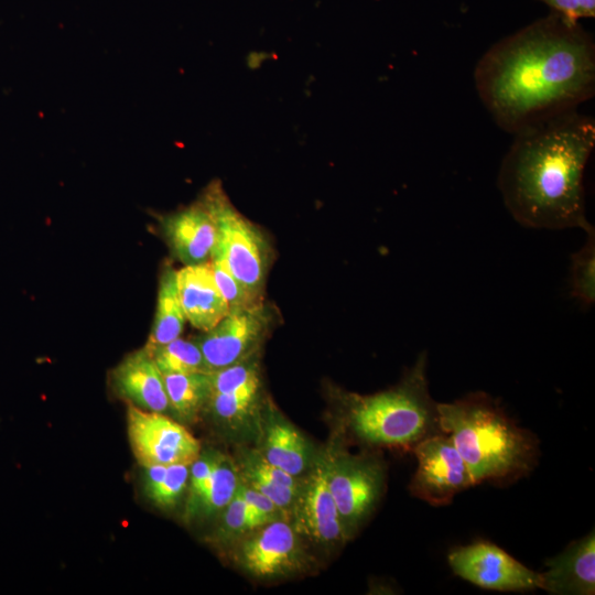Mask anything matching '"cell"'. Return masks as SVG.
Listing matches in <instances>:
<instances>
[{"label": "cell", "instance_id": "ffe728a7", "mask_svg": "<svg viewBox=\"0 0 595 595\" xmlns=\"http://www.w3.org/2000/svg\"><path fill=\"white\" fill-rule=\"evenodd\" d=\"M239 483L240 474L235 464L220 454L204 490L195 504L186 510L187 515L208 516L224 509L234 498Z\"/></svg>", "mask_w": 595, "mask_h": 595}, {"label": "cell", "instance_id": "4fadbf2b", "mask_svg": "<svg viewBox=\"0 0 595 595\" xmlns=\"http://www.w3.org/2000/svg\"><path fill=\"white\" fill-rule=\"evenodd\" d=\"M161 227L172 253L185 266L210 259L218 229L205 192L190 206L163 217Z\"/></svg>", "mask_w": 595, "mask_h": 595}, {"label": "cell", "instance_id": "8992f818", "mask_svg": "<svg viewBox=\"0 0 595 595\" xmlns=\"http://www.w3.org/2000/svg\"><path fill=\"white\" fill-rule=\"evenodd\" d=\"M412 451L418 461L410 483L414 497L432 506H444L456 494L474 486L465 461L446 433L426 436Z\"/></svg>", "mask_w": 595, "mask_h": 595}, {"label": "cell", "instance_id": "83f0119b", "mask_svg": "<svg viewBox=\"0 0 595 595\" xmlns=\"http://www.w3.org/2000/svg\"><path fill=\"white\" fill-rule=\"evenodd\" d=\"M219 456L220 453L206 452L204 454H199L198 457L190 465V495L187 500V509L195 504L204 490Z\"/></svg>", "mask_w": 595, "mask_h": 595}, {"label": "cell", "instance_id": "5b68a950", "mask_svg": "<svg viewBox=\"0 0 595 595\" xmlns=\"http://www.w3.org/2000/svg\"><path fill=\"white\" fill-rule=\"evenodd\" d=\"M205 193L218 229L212 257L223 260L229 271L259 296L267 271V251L261 235L231 205L219 183H212Z\"/></svg>", "mask_w": 595, "mask_h": 595}, {"label": "cell", "instance_id": "9c48e42d", "mask_svg": "<svg viewBox=\"0 0 595 595\" xmlns=\"http://www.w3.org/2000/svg\"><path fill=\"white\" fill-rule=\"evenodd\" d=\"M327 468L328 487L349 538L379 500L382 467L372 457L343 454L327 459Z\"/></svg>", "mask_w": 595, "mask_h": 595}, {"label": "cell", "instance_id": "2e32d148", "mask_svg": "<svg viewBox=\"0 0 595 595\" xmlns=\"http://www.w3.org/2000/svg\"><path fill=\"white\" fill-rule=\"evenodd\" d=\"M111 380L116 391L140 409L162 413L169 408L163 375L145 347L128 355Z\"/></svg>", "mask_w": 595, "mask_h": 595}, {"label": "cell", "instance_id": "e0dca14e", "mask_svg": "<svg viewBox=\"0 0 595 595\" xmlns=\"http://www.w3.org/2000/svg\"><path fill=\"white\" fill-rule=\"evenodd\" d=\"M154 315L145 345H164L180 337L187 320L178 295L176 271L171 268L162 272Z\"/></svg>", "mask_w": 595, "mask_h": 595}, {"label": "cell", "instance_id": "8fae6325", "mask_svg": "<svg viewBox=\"0 0 595 595\" xmlns=\"http://www.w3.org/2000/svg\"><path fill=\"white\" fill-rule=\"evenodd\" d=\"M327 459L320 462L299 484L293 506V528L311 540L335 545L347 538L335 500L328 487Z\"/></svg>", "mask_w": 595, "mask_h": 595}, {"label": "cell", "instance_id": "d6986e66", "mask_svg": "<svg viewBox=\"0 0 595 595\" xmlns=\"http://www.w3.org/2000/svg\"><path fill=\"white\" fill-rule=\"evenodd\" d=\"M169 405L182 418H194L210 396L207 372L164 374Z\"/></svg>", "mask_w": 595, "mask_h": 595}, {"label": "cell", "instance_id": "603a6c76", "mask_svg": "<svg viewBox=\"0 0 595 595\" xmlns=\"http://www.w3.org/2000/svg\"><path fill=\"white\" fill-rule=\"evenodd\" d=\"M585 232L584 245L571 255L570 291L581 306L591 307L595 301V228Z\"/></svg>", "mask_w": 595, "mask_h": 595}, {"label": "cell", "instance_id": "484cf974", "mask_svg": "<svg viewBox=\"0 0 595 595\" xmlns=\"http://www.w3.org/2000/svg\"><path fill=\"white\" fill-rule=\"evenodd\" d=\"M210 266L216 284L229 304L230 309L248 306L259 301L246 285H244L217 257L210 258Z\"/></svg>", "mask_w": 595, "mask_h": 595}, {"label": "cell", "instance_id": "d4e9b609", "mask_svg": "<svg viewBox=\"0 0 595 595\" xmlns=\"http://www.w3.org/2000/svg\"><path fill=\"white\" fill-rule=\"evenodd\" d=\"M207 374L210 394L229 393L252 385H260L258 367L250 358Z\"/></svg>", "mask_w": 595, "mask_h": 595}, {"label": "cell", "instance_id": "7402d4cb", "mask_svg": "<svg viewBox=\"0 0 595 595\" xmlns=\"http://www.w3.org/2000/svg\"><path fill=\"white\" fill-rule=\"evenodd\" d=\"M164 374L206 372L203 354L196 340L176 338L159 346H144Z\"/></svg>", "mask_w": 595, "mask_h": 595}, {"label": "cell", "instance_id": "3957f363", "mask_svg": "<svg viewBox=\"0 0 595 595\" xmlns=\"http://www.w3.org/2000/svg\"><path fill=\"white\" fill-rule=\"evenodd\" d=\"M440 428L455 444L474 486L504 483L527 475L538 456L537 440L519 428L484 392L437 403Z\"/></svg>", "mask_w": 595, "mask_h": 595}, {"label": "cell", "instance_id": "f546056e", "mask_svg": "<svg viewBox=\"0 0 595 595\" xmlns=\"http://www.w3.org/2000/svg\"><path fill=\"white\" fill-rule=\"evenodd\" d=\"M237 494L271 520H274L281 510L270 498L248 486L241 479Z\"/></svg>", "mask_w": 595, "mask_h": 595}, {"label": "cell", "instance_id": "277c9868", "mask_svg": "<svg viewBox=\"0 0 595 595\" xmlns=\"http://www.w3.org/2000/svg\"><path fill=\"white\" fill-rule=\"evenodd\" d=\"M426 370L428 354L421 351L399 386L369 396L347 394L345 419L350 432L368 445L411 450L442 432Z\"/></svg>", "mask_w": 595, "mask_h": 595}, {"label": "cell", "instance_id": "5bb4252c", "mask_svg": "<svg viewBox=\"0 0 595 595\" xmlns=\"http://www.w3.org/2000/svg\"><path fill=\"white\" fill-rule=\"evenodd\" d=\"M541 589L554 595H593L595 593V534L571 542L560 554L545 562Z\"/></svg>", "mask_w": 595, "mask_h": 595}, {"label": "cell", "instance_id": "44dd1931", "mask_svg": "<svg viewBox=\"0 0 595 595\" xmlns=\"http://www.w3.org/2000/svg\"><path fill=\"white\" fill-rule=\"evenodd\" d=\"M144 468L147 497L161 508L174 506L187 486L190 465H155Z\"/></svg>", "mask_w": 595, "mask_h": 595}, {"label": "cell", "instance_id": "9a60e30c", "mask_svg": "<svg viewBox=\"0 0 595 595\" xmlns=\"http://www.w3.org/2000/svg\"><path fill=\"white\" fill-rule=\"evenodd\" d=\"M177 290L186 320L207 332L218 324L230 307L220 293L210 261L184 266L176 271Z\"/></svg>", "mask_w": 595, "mask_h": 595}, {"label": "cell", "instance_id": "7c38bea8", "mask_svg": "<svg viewBox=\"0 0 595 595\" xmlns=\"http://www.w3.org/2000/svg\"><path fill=\"white\" fill-rule=\"evenodd\" d=\"M298 532L284 521L262 524L240 542L237 562L257 577H273L296 570L303 560Z\"/></svg>", "mask_w": 595, "mask_h": 595}, {"label": "cell", "instance_id": "4316f807", "mask_svg": "<svg viewBox=\"0 0 595 595\" xmlns=\"http://www.w3.org/2000/svg\"><path fill=\"white\" fill-rule=\"evenodd\" d=\"M260 385H252L229 393L210 394L208 402L214 413L224 420L244 416L252 407Z\"/></svg>", "mask_w": 595, "mask_h": 595}, {"label": "cell", "instance_id": "cb8c5ba5", "mask_svg": "<svg viewBox=\"0 0 595 595\" xmlns=\"http://www.w3.org/2000/svg\"><path fill=\"white\" fill-rule=\"evenodd\" d=\"M225 508L219 528V533L225 539L251 532L256 528L272 521L248 504L237 491Z\"/></svg>", "mask_w": 595, "mask_h": 595}, {"label": "cell", "instance_id": "6da1fadb", "mask_svg": "<svg viewBox=\"0 0 595 595\" xmlns=\"http://www.w3.org/2000/svg\"><path fill=\"white\" fill-rule=\"evenodd\" d=\"M474 84L494 122L515 134L593 98L594 40L553 13L490 46L476 63Z\"/></svg>", "mask_w": 595, "mask_h": 595}, {"label": "cell", "instance_id": "30bf717a", "mask_svg": "<svg viewBox=\"0 0 595 595\" xmlns=\"http://www.w3.org/2000/svg\"><path fill=\"white\" fill-rule=\"evenodd\" d=\"M268 325L269 314L260 301L230 309L218 324L196 339L206 372L250 358L262 342Z\"/></svg>", "mask_w": 595, "mask_h": 595}, {"label": "cell", "instance_id": "ba28073f", "mask_svg": "<svg viewBox=\"0 0 595 595\" xmlns=\"http://www.w3.org/2000/svg\"><path fill=\"white\" fill-rule=\"evenodd\" d=\"M455 575L485 589L524 592L541 589V574L527 567L489 541H475L447 555Z\"/></svg>", "mask_w": 595, "mask_h": 595}, {"label": "cell", "instance_id": "ac0fdd59", "mask_svg": "<svg viewBox=\"0 0 595 595\" xmlns=\"http://www.w3.org/2000/svg\"><path fill=\"white\" fill-rule=\"evenodd\" d=\"M263 457L275 467L295 477L307 465V443L290 423L277 421L267 428Z\"/></svg>", "mask_w": 595, "mask_h": 595}, {"label": "cell", "instance_id": "52a82bcc", "mask_svg": "<svg viewBox=\"0 0 595 595\" xmlns=\"http://www.w3.org/2000/svg\"><path fill=\"white\" fill-rule=\"evenodd\" d=\"M127 430L134 457L143 467L191 465L201 454V445L188 430L161 412L129 403Z\"/></svg>", "mask_w": 595, "mask_h": 595}, {"label": "cell", "instance_id": "7a4b0ae2", "mask_svg": "<svg viewBox=\"0 0 595 595\" xmlns=\"http://www.w3.org/2000/svg\"><path fill=\"white\" fill-rule=\"evenodd\" d=\"M497 187L511 217L531 229L594 227L586 217L584 173L595 148V120L572 110L515 134Z\"/></svg>", "mask_w": 595, "mask_h": 595}, {"label": "cell", "instance_id": "f1b7e54d", "mask_svg": "<svg viewBox=\"0 0 595 595\" xmlns=\"http://www.w3.org/2000/svg\"><path fill=\"white\" fill-rule=\"evenodd\" d=\"M569 21L589 19L595 15V0H539Z\"/></svg>", "mask_w": 595, "mask_h": 595}]
</instances>
